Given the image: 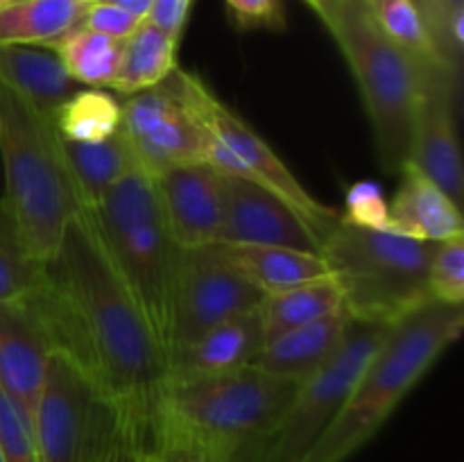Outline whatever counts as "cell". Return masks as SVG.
Instances as JSON below:
<instances>
[{
  "instance_id": "cell-11",
  "label": "cell",
  "mask_w": 464,
  "mask_h": 462,
  "mask_svg": "<svg viewBox=\"0 0 464 462\" xmlns=\"http://www.w3.org/2000/svg\"><path fill=\"white\" fill-rule=\"evenodd\" d=\"M121 130L139 168L152 179L175 166L207 161V130L186 102L175 72L122 102Z\"/></svg>"
},
{
  "instance_id": "cell-29",
  "label": "cell",
  "mask_w": 464,
  "mask_h": 462,
  "mask_svg": "<svg viewBox=\"0 0 464 462\" xmlns=\"http://www.w3.org/2000/svg\"><path fill=\"white\" fill-rule=\"evenodd\" d=\"M44 281V263L27 252L16 225L0 199V303L34 293Z\"/></svg>"
},
{
  "instance_id": "cell-36",
  "label": "cell",
  "mask_w": 464,
  "mask_h": 462,
  "mask_svg": "<svg viewBox=\"0 0 464 462\" xmlns=\"http://www.w3.org/2000/svg\"><path fill=\"white\" fill-rule=\"evenodd\" d=\"M140 18L131 16V14L122 12L116 5L102 3V0H93L91 7L86 9L84 18H82V25L91 32H98V34L111 36V39L127 41L136 30L140 27Z\"/></svg>"
},
{
  "instance_id": "cell-37",
  "label": "cell",
  "mask_w": 464,
  "mask_h": 462,
  "mask_svg": "<svg viewBox=\"0 0 464 462\" xmlns=\"http://www.w3.org/2000/svg\"><path fill=\"white\" fill-rule=\"evenodd\" d=\"M190 5H193V0H154L148 23L179 41L184 34L186 21H188Z\"/></svg>"
},
{
  "instance_id": "cell-6",
  "label": "cell",
  "mask_w": 464,
  "mask_h": 462,
  "mask_svg": "<svg viewBox=\"0 0 464 462\" xmlns=\"http://www.w3.org/2000/svg\"><path fill=\"white\" fill-rule=\"evenodd\" d=\"M329 32L361 91L381 166L388 172H401L408 163L426 77L440 71L424 66L420 59L385 39L370 21L361 0H352Z\"/></svg>"
},
{
  "instance_id": "cell-7",
  "label": "cell",
  "mask_w": 464,
  "mask_h": 462,
  "mask_svg": "<svg viewBox=\"0 0 464 462\" xmlns=\"http://www.w3.org/2000/svg\"><path fill=\"white\" fill-rule=\"evenodd\" d=\"M297 388V380L254 365L202 379L170 380L159 401L154 424L195 439L218 462H225L236 447L261 430L290 401Z\"/></svg>"
},
{
  "instance_id": "cell-39",
  "label": "cell",
  "mask_w": 464,
  "mask_h": 462,
  "mask_svg": "<svg viewBox=\"0 0 464 462\" xmlns=\"http://www.w3.org/2000/svg\"><path fill=\"white\" fill-rule=\"evenodd\" d=\"M311 5L313 12L324 21L326 27L334 25L340 16L344 14V9L352 5V0H306Z\"/></svg>"
},
{
  "instance_id": "cell-27",
  "label": "cell",
  "mask_w": 464,
  "mask_h": 462,
  "mask_svg": "<svg viewBox=\"0 0 464 462\" xmlns=\"http://www.w3.org/2000/svg\"><path fill=\"white\" fill-rule=\"evenodd\" d=\"M54 131L72 143H98L121 130L122 102L104 89H77L50 116Z\"/></svg>"
},
{
  "instance_id": "cell-41",
  "label": "cell",
  "mask_w": 464,
  "mask_h": 462,
  "mask_svg": "<svg viewBox=\"0 0 464 462\" xmlns=\"http://www.w3.org/2000/svg\"><path fill=\"white\" fill-rule=\"evenodd\" d=\"M102 3L116 5V7L122 9V12L131 14V16L140 18V21H148L154 0H102Z\"/></svg>"
},
{
  "instance_id": "cell-26",
  "label": "cell",
  "mask_w": 464,
  "mask_h": 462,
  "mask_svg": "<svg viewBox=\"0 0 464 462\" xmlns=\"http://www.w3.org/2000/svg\"><path fill=\"white\" fill-rule=\"evenodd\" d=\"M57 53L68 75L91 89H111L118 75L125 41L75 27L48 45Z\"/></svg>"
},
{
  "instance_id": "cell-15",
  "label": "cell",
  "mask_w": 464,
  "mask_h": 462,
  "mask_svg": "<svg viewBox=\"0 0 464 462\" xmlns=\"http://www.w3.org/2000/svg\"><path fill=\"white\" fill-rule=\"evenodd\" d=\"M456 82L442 72L426 77L417 109L408 166L429 177L462 208L464 172L456 125Z\"/></svg>"
},
{
  "instance_id": "cell-14",
  "label": "cell",
  "mask_w": 464,
  "mask_h": 462,
  "mask_svg": "<svg viewBox=\"0 0 464 462\" xmlns=\"http://www.w3.org/2000/svg\"><path fill=\"white\" fill-rule=\"evenodd\" d=\"M53 356V331L36 290L16 302L0 303V385L30 421Z\"/></svg>"
},
{
  "instance_id": "cell-42",
  "label": "cell",
  "mask_w": 464,
  "mask_h": 462,
  "mask_svg": "<svg viewBox=\"0 0 464 462\" xmlns=\"http://www.w3.org/2000/svg\"><path fill=\"white\" fill-rule=\"evenodd\" d=\"M16 3V0H0V7H5V5H12Z\"/></svg>"
},
{
  "instance_id": "cell-20",
  "label": "cell",
  "mask_w": 464,
  "mask_h": 462,
  "mask_svg": "<svg viewBox=\"0 0 464 462\" xmlns=\"http://www.w3.org/2000/svg\"><path fill=\"white\" fill-rule=\"evenodd\" d=\"M0 84L27 100L44 116H53L54 109L80 86L53 48L23 43H0Z\"/></svg>"
},
{
  "instance_id": "cell-13",
  "label": "cell",
  "mask_w": 464,
  "mask_h": 462,
  "mask_svg": "<svg viewBox=\"0 0 464 462\" xmlns=\"http://www.w3.org/2000/svg\"><path fill=\"white\" fill-rule=\"evenodd\" d=\"M225 216L218 243L322 254L320 236L279 195L245 177L222 172Z\"/></svg>"
},
{
  "instance_id": "cell-24",
  "label": "cell",
  "mask_w": 464,
  "mask_h": 462,
  "mask_svg": "<svg viewBox=\"0 0 464 462\" xmlns=\"http://www.w3.org/2000/svg\"><path fill=\"white\" fill-rule=\"evenodd\" d=\"M179 41L143 21L139 30L125 41L121 68L111 89L122 95H134L166 82L179 68L177 63Z\"/></svg>"
},
{
  "instance_id": "cell-10",
  "label": "cell",
  "mask_w": 464,
  "mask_h": 462,
  "mask_svg": "<svg viewBox=\"0 0 464 462\" xmlns=\"http://www.w3.org/2000/svg\"><path fill=\"white\" fill-rule=\"evenodd\" d=\"M175 77L186 102L207 130V163L227 175L256 181L270 193L279 195L313 226L324 247L326 238L338 225L340 213L317 202L267 140L234 109L227 107L202 77L184 68H177Z\"/></svg>"
},
{
  "instance_id": "cell-2",
  "label": "cell",
  "mask_w": 464,
  "mask_h": 462,
  "mask_svg": "<svg viewBox=\"0 0 464 462\" xmlns=\"http://www.w3.org/2000/svg\"><path fill=\"white\" fill-rule=\"evenodd\" d=\"M464 329V306L429 302L394 322L306 462H347L429 374Z\"/></svg>"
},
{
  "instance_id": "cell-12",
  "label": "cell",
  "mask_w": 464,
  "mask_h": 462,
  "mask_svg": "<svg viewBox=\"0 0 464 462\" xmlns=\"http://www.w3.org/2000/svg\"><path fill=\"white\" fill-rule=\"evenodd\" d=\"M263 297L266 294L256 285L227 265L216 245L184 249L172 299L168 353L231 317L254 311Z\"/></svg>"
},
{
  "instance_id": "cell-44",
  "label": "cell",
  "mask_w": 464,
  "mask_h": 462,
  "mask_svg": "<svg viewBox=\"0 0 464 462\" xmlns=\"http://www.w3.org/2000/svg\"><path fill=\"white\" fill-rule=\"evenodd\" d=\"M150 442H152V439H150ZM150 448V447H148ZM145 462H148V456H145Z\"/></svg>"
},
{
  "instance_id": "cell-32",
  "label": "cell",
  "mask_w": 464,
  "mask_h": 462,
  "mask_svg": "<svg viewBox=\"0 0 464 462\" xmlns=\"http://www.w3.org/2000/svg\"><path fill=\"white\" fill-rule=\"evenodd\" d=\"M340 217L362 229L385 231L388 229V199H385L383 188L374 181L352 184L344 197V213H340Z\"/></svg>"
},
{
  "instance_id": "cell-33",
  "label": "cell",
  "mask_w": 464,
  "mask_h": 462,
  "mask_svg": "<svg viewBox=\"0 0 464 462\" xmlns=\"http://www.w3.org/2000/svg\"><path fill=\"white\" fill-rule=\"evenodd\" d=\"M420 16L424 18V25L429 30L430 39H433L435 50H438L440 59H442L444 68L453 80L460 75V54L462 48H458L451 34V23H449L447 9H444L442 0H412Z\"/></svg>"
},
{
  "instance_id": "cell-35",
  "label": "cell",
  "mask_w": 464,
  "mask_h": 462,
  "mask_svg": "<svg viewBox=\"0 0 464 462\" xmlns=\"http://www.w3.org/2000/svg\"><path fill=\"white\" fill-rule=\"evenodd\" d=\"M231 21L240 30L281 32L285 27L281 0H225Z\"/></svg>"
},
{
  "instance_id": "cell-3",
  "label": "cell",
  "mask_w": 464,
  "mask_h": 462,
  "mask_svg": "<svg viewBox=\"0 0 464 462\" xmlns=\"http://www.w3.org/2000/svg\"><path fill=\"white\" fill-rule=\"evenodd\" d=\"M0 159L5 172L0 199L27 252L48 263L82 207L50 116L5 84H0Z\"/></svg>"
},
{
  "instance_id": "cell-22",
  "label": "cell",
  "mask_w": 464,
  "mask_h": 462,
  "mask_svg": "<svg viewBox=\"0 0 464 462\" xmlns=\"http://www.w3.org/2000/svg\"><path fill=\"white\" fill-rule=\"evenodd\" d=\"M218 252L227 265L256 285L263 294L279 293L306 281L334 274L322 254L297 252L284 247H249V245H220Z\"/></svg>"
},
{
  "instance_id": "cell-38",
  "label": "cell",
  "mask_w": 464,
  "mask_h": 462,
  "mask_svg": "<svg viewBox=\"0 0 464 462\" xmlns=\"http://www.w3.org/2000/svg\"><path fill=\"white\" fill-rule=\"evenodd\" d=\"M150 439H152V428L136 433L134 438H131L121 451H118V456L113 457V462H145Z\"/></svg>"
},
{
  "instance_id": "cell-4",
  "label": "cell",
  "mask_w": 464,
  "mask_h": 462,
  "mask_svg": "<svg viewBox=\"0 0 464 462\" xmlns=\"http://www.w3.org/2000/svg\"><path fill=\"white\" fill-rule=\"evenodd\" d=\"M89 213L109 261L168 353L184 249L168 229L152 177L134 168Z\"/></svg>"
},
{
  "instance_id": "cell-5",
  "label": "cell",
  "mask_w": 464,
  "mask_h": 462,
  "mask_svg": "<svg viewBox=\"0 0 464 462\" xmlns=\"http://www.w3.org/2000/svg\"><path fill=\"white\" fill-rule=\"evenodd\" d=\"M435 245L392 231L362 229L340 217L322 256L343 285L344 306L353 320L392 326L433 302L429 265Z\"/></svg>"
},
{
  "instance_id": "cell-25",
  "label": "cell",
  "mask_w": 464,
  "mask_h": 462,
  "mask_svg": "<svg viewBox=\"0 0 464 462\" xmlns=\"http://www.w3.org/2000/svg\"><path fill=\"white\" fill-rule=\"evenodd\" d=\"M343 306V285L338 284L334 274L266 294L261 302L266 340L331 315V313L340 311Z\"/></svg>"
},
{
  "instance_id": "cell-21",
  "label": "cell",
  "mask_w": 464,
  "mask_h": 462,
  "mask_svg": "<svg viewBox=\"0 0 464 462\" xmlns=\"http://www.w3.org/2000/svg\"><path fill=\"white\" fill-rule=\"evenodd\" d=\"M59 149H62L63 163H66L80 207L89 208V211L98 207L100 199L122 177L139 168L130 140L122 134V130L98 143H72V140L59 136Z\"/></svg>"
},
{
  "instance_id": "cell-16",
  "label": "cell",
  "mask_w": 464,
  "mask_h": 462,
  "mask_svg": "<svg viewBox=\"0 0 464 462\" xmlns=\"http://www.w3.org/2000/svg\"><path fill=\"white\" fill-rule=\"evenodd\" d=\"M159 204L181 249L207 247L220 238L225 216L222 172L207 161L175 166L154 177Z\"/></svg>"
},
{
  "instance_id": "cell-40",
  "label": "cell",
  "mask_w": 464,
  "mask_h": 462,
  "mask_svg": "<svg viewBox=\"0 0 464 462\" xmlns=\"http://www.w3.org/2000/svg\"><path fill=\"white\" fill-rule=\"evenodd\" d=\"M447 9L449 23H451V34L458 48H462V23H464V0H442Z\"/></svg>"
},
{
  "instance_id": "cell-31",
  "label": "cell",
  "mask_w": 464,
  "mask_h": 462,
  "mask_svg": "<svg viewBox=\"0 0 464 462\" xmlns=\"http://www.w3.org/2000/svg\"><path fill=\"white\" fill-rule=\"evenodd\" d=\"M0 453L5 462H41L34 426L0 385Z\"/></svg>"
},
{
  "instance_id": "cell-8",
  "label": "cell",
  "mask_w": 464,
  "mask_h": 462,
  "mask_svg": "<svg viewBox=\"0 0 464 462\" xmlns=\"http://www.w3.org/2000/svg\"><path fill=\"white\" fill-rule=\"evenodd\" d=\"M34 438L41 462H113L143 426L75 361L54 353L36 403Z\"/></svg>"
},
{
  "instance_id": "cell-1",
  "label": "cell",
  "mask_w": 464,
  "mask_h": 462,
  "mask_svg": "<svg viewBox=\"0 0 464 462\" xmlns=\"http://www.w3.org/2000/svg\"><path fill=\"white\" fill-rule=\"evenodd\" d=\"M54 353L75 361L134 421L152 426L168 385V353L118 276L86 208L68 222L36 288Z\"/></svg>"
},
{
  "instance_id": "cell-9",
  "label": "cell",
  "mask_w": 464,
  "mask_h": 462,
  "mask_svg": "<svg viewBox=\"0 0 464 462\" xmlns=\"http://www.w3.org/2000/svg\"><path fill=\"white\" fill-rule=\"evenodd\" d=\"M388 329L385 324L353 320L340 351L302 380L290 401L261 430L236 447L225 462H306Z\"/></svg>"
},
{
  "instance_id": "cell-43",
  "label": "cell",
  "mask_w": 464,
  "mask_h": 462,
  "mask_svg": "<svg viewBox=\"0 0 464 462\" xmlns=\"http://www.w3.org/2000/svg\"><path fill=\"white\" fill-rule=\"evenodd\" d=\"M0 462H5V460H3V453H0Z\"/></svg>"
},
{
  "instance_id": "cell-17",
  "label": "cell",
  "mask_w": 464,
  "mask_h": 462,
  "mask_svg": "<svg viewBox=\"0 0 464 462\" xmlns=\"http://www.w3.org/2000/svg\"><path fill=\"white\" fill-rule=\"evenodd\" d=\"M266 344L261 306L222 322L193 342L168 353V383L170 380L202 379L227 374L252 365Z\"/></svg>"
},
{
  "instance_id": "cell-18",
  "label": "cell",
  "mask_w": 464,
  "mask_h": 462,
  "mask_svg": "<svg viewBox=\"0 0 464 462\" xmlns=\"http://www.w3.org/2000/svg\"><path fill=\"white\" fill-rule=\"evenodd\" d=\"M352 326V313L343 306L331 315L266 340L252 365L302 383L340 351Z\"/></svg>"
},
{
  "instance_id": "cell-30",
  "label": "cell",
  "mask_w": 464,
  "mask_h": 462,
  "mask_svg": "<svg viewBox=\"0 0 464 462\" xmlns=\"http://www.w3.org/2000/svg\"><path fill=\"white\" fill-rule=\"evenodd\" d=\"M429 294L447 306H464V238L435 245L429 265Z\"/></svg>"
},
{
  "instance_id": "cell-19",
  "label": "cell",
  "mask_w": 464,
  "mask_h": 462,
  "mask_svg": "<svg viewBox=\"0 0 464 462\" xmlns=\"http://www.w3.org/2000/svg\"><path fill=\"white\" fill-rule=\"evenodd\" d=\"M401 181L388 204V229L426 243L464 238L462 208L412 166L399 172Z\"/></svg>"
},
{
  "instance_id": "cell-34",
  "label": "cell",
  "mask_w": 464,
  "mask_h": 462,
  "mask_svg": "<svg viewBox=\"0 0 464 462\" xmlns=\"http://www.w3.org/2000/svg\"><path fill=\"white\" fill-rule=\"evenodd\" d=\"M148 462H218V457L195 439L166 428V426L154 424Z\"/></svg>"
},
{
  "instance_id": "cell-23",
  "label": "cell",
  "mask_w": 464,
  "mask_h": 462,
  "mask_svg": "<svg viewBox=\"0 0 464 462\" xmlns=\"http://www.w3.org/2000/svg\"><path fill=\"white\" fill-rule=\"evenodd\" d=\"M93 0H16L0 7V43L50 45L82 25Z\"/></svg>"
},
{
  "instance_id": "cell-28",
  "label": "cell",
  "mask_w": 464,
  "mask_h": 462,
  "mask_svg": "<svg viewBox=\"0 0 464 462\" xmlns=\"http://www.w3.org/2000/svg\"><path fill=\"white\" fill-rule=\"evenodd\" d=\"M361 5L385 39H390L394 45L420 59L424 66L444 72L449 80L458 84V80H453L444 68L433 39L426 30L424 18L420 16L412 0H361Z\"/></svg>"
}]
</instances>
